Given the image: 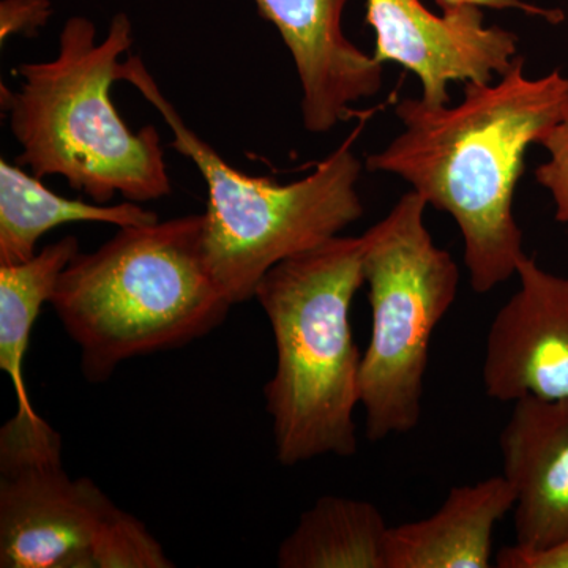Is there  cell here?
Instances as JSON below:
<instances>
[{
  "label": "cell",
  "instance_id": "obj_1",
  "mask_svg": "<svg viewBox=\"0 0 568 568\" xmlns=\"http://www.w3.org/2000/svg\"><path fill=\"white\" fill-rule=\"evenodd\" d=\"M395 112L405 130L369 155L366 168L403 179L426 204L452 215L470 286L489 293L517 275L526 256L515 190L529 145L540 144L568 114V78L559 70L528 78L517 55L496 81L466 82L454 106L403 99Z\"/></svg>",
  "mask_w": 568,
  "mask_h": 568
},
{
  "label": "cell",
  "instance_id": "obj_2",
  "mask_svg": "<svg viewBox=\"0 0 568 568\" xmlns=\"http://www.w3.org/2000/svg\"><path fill=\"white\" fill-rule=\"evenodd\" d=\"M133 44L125 13L112 18L99 40L95 24L71 17L51 61L26 62L13 73L21 85L0 84L11 134L21 145L17 164L37 178L59 175L93 203L115 194L133 203L162 200L173 192L155 126L130 129L111 100L123 54Z\"/></svg>",
  "mask_w": 568,
  "mask_h": 568
},
{
  "label": "cell",
  "instance_id": "obj_3",
  "mask_svg": "<svg viewBox=\"0 0 568 568\" xmlns=\"http://www.w3.org/2000/svg\"><path fill=\"white\" fill-rule=\"evenodd\" d=\"M50 304L92 384L130 358L211 334L234 305L205 260L203 213L119 227L70 261Z\"/></svg>",
  "mask_w": 568,
  "mask_h": 568
},
{
  "label": "cell",
  "instance_id": "obj_4",
  "mask_svg": "<svg viewBox=\"0 0 568 568\" xmlns=\"http://www.w3.org/2000/svg\"><path fill=\"white\" fill-rule=\"evenodd\" d=\"M362 237L335 235L272 267L254 291L276 347L264 388L283 466L357 452L362 353L351 306L365 284Z\"/></svg>",
  "mask_w": 568,
  "mask_h": 568
},
{
  "label": "cell",
  "instance_id": "obj_5",
  "mask_svg": "<svg viewBox=\"0 0 568 568\" xmlns=\"http://www.w3.org/2000/svg\"><path fill=\"white\" fill-rule=\"evenodd\" d=\"M118 81L132 84L159 111L173 133L171 148L203 175L207 185L205 260L234 305L252 301L257 284L276 264L324 244L364 215L357 192L364 168L354 153L361 129L312 174L283 185L227 164L186 125L140 55H126L119 63Z\"/></svg>",
  "mask_w": 568,
  "mask_h": 568
},
{
  "label": "cell",
  "instance_id": "obj_6",
  "mask_svg": "<svg viewBox=\"0 0 568 568\" xmlns=\"http://www.w3.org/2000/svg\"><path fill=\"white\" fill-rule=\"evenodd\" d=\"M428 204L410 190L362 237L372 334L362 354L361 405L372 443L420 422L429 343L457 298L459 268L433 242Z\"/></svg>",
  "mask_w": 568,
  "mask_h": 568
},
{
  "label": "cell",
  "instance_id": "obj_7",
  "mask_svg": "<svg viewBox=\"0 0 568 568\" xmlns=\"http://www.w3.org/2000/svg\"><path fill=\"white\" fill-rule=\"evenodd\" d=\"M118 506L62 466V437L43 417L14 414L0 429V567L89 568Z\"/></svg>",
  "mask_w": 568,
  "mask_h": 568
},
{
  "label": "cell",
  "instance_id": "obj_8",
  "mask_svg": "<svg viewBox=\"0 0 568 568\" xmlns=\"http://www.w3.org/2000/svg\"><path fill=\"white\" fill-rule=\"evenodd\" d=\"M366 22L376 33L375 58L413 71L422 100L450 103L448 84H488L506 74L518 55V37L484 24L480 7H458L443 17L420 0H366Z\"/></svg>",
  "mask_w": 568,
  "mask_h": 568
},
{
  "label": "cell",
  "instance_id": "obj_9",
  "mask_svg": "<svg viewBox=\"0 0 568 568\" xmlns=\"http://www.w3.org/2000/svg\"><path fill=\"white\" fill-rule=\"evenodd\" d=\"M517 275V293L489 325L485 394L503 403L568 399V278L549 274L528 254Z\"/></svg>",
  "mask_w": 568,
  "mask_h": 568
},
{
  "label": "cell",
  "instance_id": "obj_10",
  "mask_svg": "<svg viewBox=\"0 0 568 568\" xmlns=\"http://www.w3.org/2000/svg\"><path fill=\"white\" fill-rule=\"evenodd\" d=\"M293 55L302 88V115L310 133H327L351 115L353 104L375 97L383 63L343 32L349 0H254Z\"/></svg>",
  "mask_w": 568,
  "mask_h": 568
},
{
  "label": "cell",
  "instance_id": "obj_11",
  "mask_svg": "<svg viewBox=\"0 0 568 568\" xmlns=\"http://www.w3.org/2000/svg\"><path fill=\"white\" fill-rule=\"evenodd\" d=\"M514 405L499 446L517 495V545L544 549L568 537V399L525 396Z\"/></svg>",
  "mask_w": 568,
  "mask_h": 568
},
{
  "label": "cell",
  "instance_id": "obj_12",
  "mask_svg": "<svg viewBox=\"0 0 568 568\" xmlns=\"http://www.w3.org/2000/svg\"><path fill=\"white\" fill-rule=\"evenodd\" d=\"M515 503L504 474L452 488L432 517L388 528L387 568L491 567L493 532Z\"/></svg>",
  "mask_w": 568,
  "mask_h": 568
},
{
  "label": "cell",
  "instance_id": "obj_13",
  "mask_svg": "<svg viewBox=\"0 0 568 568\" xmlns=\"http://www.w3.org/2000/svg\"><path fill=\"white\" fill-rule=\"evenodd\" d=\"M159 222L155 212L133 201L118 205L84 203L51 192L20 164L0 160V265L20 264L37 254V244L69 223L142 226Z\"/></svg>",
  "mask_w": 568,
  "mask_h": 568
},
{
  "label": "cell",
  "instance_id": "obj_14",
  "mask_svg": "<svg viewBox=\"0 0 568 568\" xmlns=\"http://www.w3.org/2000/svg\"><path fill=\"white\" fill-rule=\"evenodd\" d=\"M386 519L368 500L323 496L278 548L282 568H387Z\"/></svg>",
  "mask_w": 568,
  "mask_h": 568
},
{
  "label": "cell",
  "instance_id": "obj_15",
  "mask_svg": "<svg viewBox=\"0 0 568 568\" xmlns=\"http://www.w3.org/2000/svg\"><path fill=\"white\" fill-rule=\"evenodd\" d=\"M80 253L74 235L41 248L31 260L0 265V368L17 392L18 416H40L26 388L24 358L41 308L51 302L67 265Z\"/></svg>",
  "mask_w": 568,
  "mask_h": 568
},
{
  "label": "cell",
  "instance_id": "obj_16",
  "mask_svg": "<svg viewBox=\"0 0 568 568\" xmlns=\"http://www.w3.org/2000/svg\"><path fill=\"white\" fill-rule=\"evenodd\" d=\"M160 541L149 532L144 523L118 508L97 537L89 568H170Z\"/></svg>",
  "mask_w": 568,
  "mask_h": 568
},
{
  "label": "cell",
  "instance_id": "obj_17",
  "mask_svg": "<svg viewBox=\"0 0 568 568\" xmlns=\"http://www.w3.org/2000/svg\"><path fill=\"white\" fill-rule=\"evenodd\" d=\"M540 145L547 149L549 160L537 168V182L551 193L558 222L568 224V114Z\"/></svg>",
  "mask_w": 568,
  "mask_h": 568
},
{
  "label": "cell",
  "instance_id": "obj_18",
  "mask_svg": "<svg viewBox=\"0 0 568 568\" xmlns=\"http://www.w3.org/2000/svg\"><path fill=\"white\" fill-rule=\"evenodd\" d=\"M51 0H2L0 2V41L13 36L33 37L48 24Z\"/></svg>",
  "mask_w": 568,
  "mask_h": 568
},
{
  "label": "cell",
  "instance_id": "obj_19",
  "mask_svg": "<svg viewBox=\"0 0 568 568\" xmlns=\"http://www.w3.org/2000/svg\"><path fill=\"white\" fill-rule=\"evenodd\" d=\"M496 562L500 568H568V537L544 549L503 548Z\"/></svg>",
  "mask_w": 568,
  "mask_h": 568
},
{
  "label": "cell",
  "instance_id": "obj_20",
  "mask_svg": "<svg viewBox=\"0 0 568 568\" xmlns=\"http://www.w3.org/2000/svg\"><path fill=\"white\" fill-rule=\"evenodd\" d=\"M440 10L448 11L458 9V7H485V9L507 10L515 9L532 14V17L544 18L549 22H559L564 20V13L559 10L540 9L532 3L523 2V0H436Z\"/></svg>",
  "mask_w": 568,
  "mask_h": 568
}]
</instances>
